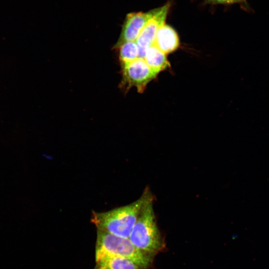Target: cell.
<instances>
[{"label":"cell","mask_w":269,"mask_h":269,"mask_svg":"<svg viewBox=\"0 0 269 269\" xmlns=\"http://www.w3.org/2000/svg\"><path fill=\"white\" fill-rule=\"evenodd\" d=\"M154 197L146 187L140 197L125 206L104 211H92L91 222L97 229L124 238H129L132 229L144 206Z\"/></svg>","instance_id":"obj_1"},{"label":"cell","mask_w":269,"mask_h":269,"mask_svg":"<svg viewBox=\"0 0 269 269\" xmlns=\"http://www.w3.org/2000/svg\"><path fill=\"white\" fill-rule=\"evenodd\" d=\"M153 201H149L144 206L128 238L136 248L150 256L159 252L164 246L157 224Z\"/></svg>","instance_id":"obj_2"},{"label":"cell","mask_w":269,"mask_h":269,"mask_svg":"<svg viewBox=\"0 0 269 269\" xmlns=\"http://www.w3.org/2000/svg\"><path fill=\"white\" fill-rule=\"evenodd\" d=\"M119 256L134 262L140 269H147L151 264V256L136 248L128 238L118 236L97 229L95 258Z\"/></svg>","instance_id":"obj_3"},{"label":"cell","mask_w":269,"mask_h":269,"mask_svg":"<svg viewBox=\"0 0 269 269\" xmlns=\"http://www.w3.org/2000/svg\"><path fill=\"white\" fill-rule=\"evenodd\" d=\"M122 67L123 79L121 85L126 90L135 87L138 92H142L147 84L158 74L143 58H138Z\"/></svg>","instance_id":"obj_4"},{"label":"cell","mask_w":269,"mask_h":269,"mask_svg":"<svg viewBox=\"0 0 269 269\" xmlns=\"http://www.w3.org/2000/svg\"><path fill=\"white\" fill-rule=\"evenodd\" d=\"M170 7V4L167 3L157 8L140 32L135 40L138 48V58L143 59L146 50L153 44L157 31L165 23Z\"/></svg>","instance_id":"obj_5"},{"label":"cell","mask_w":269,"mask_h":269,"mask_svg":"<svg viewBox=\"0 0 269 269\" xmlns=\"http://www.w3.org/2000/svg\"><path fill=\"white\" fill-rule=\"evenodd\" d=\"M157 8L147 12L129 13L126 19L119 43L127 41H135L140 32L156 12Z\"/></svg>","instance_id":"obj_6"},{"label":"cell","mask_w":269,"mask_h":269,"mask_svg":"<svg viewBox=\"0 0 269 269\" xmlns=\"http://www.w3.org/2000/svg\"><path fill=\"white\" fill-rule=\"evenodd\" d=\"M180 44L178 35L176 31L165 23L158 29L153 45L167 54L176 50Z\"/></svg>","instance_id":"obj_7"},{"label":"cell","mask_w":269,"mask_h":269,"mask_svg":"<svg viewBox=\"0 0 269 269\" xmlns=\"http://www.w3.org/2000/svg\"><path fill=\"white\" fill-rule=\"evenodd\" d=\"M94 269H140L132 260L119 256H105L95 258Z\"/></svg>","instance_id":"obj_8"},{"label":"cell","mask_w":269,"mask_h":269,"mask_svg":"<svg viewBox=\"0 0 269 269\" xmlns=\"http://www.w3.org/2000/svg\"><path fill=\"white\" fill-rule=\"evenodd\" d=\"M166 55L153 44L146 50L143 59L149 66L158 74L170 66Z\"/></svg>","instance_id":"obj_9"},{"label":"cell","mask_w":269,"mask_h":269,"mask_svg":"<svg viewBox=\"0 0 269 269\" xmlns=\"http://www.w3.org/2000/svg\"><path fill=\"white\" fill-rule=\"evenodd\" d=\"M121 65L131 62L138 58V48L135 41H127L118 44Z\"/></svg>","instance_id":"obj_10"},{"label":"cell","mask_w":269,"mask_h":269,"mask_svg":"<svg viewBox=\"0 0 269 269\" xmlns=\"http://www.w3.org/2000/svg\"><path fill=\"white\" fill-rule=\"evenodd\" d=\"M205 2L207 3L212 4H233V3H243L245 5V3L243 0H204Z\"/></svg>","instance_id":"obj_11"},{"label":"cell","mask_w":269,"mask_h":269,"mask_svg":"<svg viewBox=\"0 0 269 269\" xmlns=\"http://www.w3.org/2000/svg\"><path fill=\"white\" fill-rule=\"evenodd\" d=\"M243 1H244L245 5H247V0H243Z\"/></svg>","instance_id":"obj_12"}]
</instances>
